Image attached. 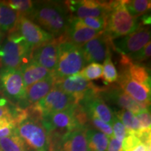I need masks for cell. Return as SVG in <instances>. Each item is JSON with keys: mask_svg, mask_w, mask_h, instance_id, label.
Returning <instances> with one entry per match:
<instances>
[{"mask_svg": "<svg viewBox=\"0 0 151 151\" xmlns=\"http://www.w3.org/2000/svg\"><path fill=\"white\" fill-rule=\"evenodd\" d=\"M30 20L39 27L48 31L54 38L65 35L70 20V15L65 4L55 1H40L34 4Z\"/></svg>", "mask_w": 151, "mask_h": 151, "instance_id": "obj_1", "label": "cell"}, {"mask_svg": "<svg viewBox=\"0 0 151 151\" xmlns=\"http://www.w3.org/2000/svg\"><path fill=\"white\" fill-rule=\"evenodd\" d=\"M58 39V60L52 73L55 81L79 73L87 64L81 47L65 40L62 37Z\"/></svg>", "mask_w": 151, "mask_h": 151, "instance_id": "obj_2", "label": "cell"}, {"mask_svg": "<svg viewBox=\"0 0 151 151\" xmlns=\"http://www.w3.org/2000/svg\"><path fill=\"white\" fill-rule=\"evenodd\" d=\"M16 133L27 151H50L48 134L37 115L30 116L28 113V116L16 124Z\"/></svg>", "mask_w": 151, "mask_h": 151, "instance_id": "obj_3", "label": "cell"}, {"mask_svg": "<svg viewBox=\"0 0 151 151\" xmlns=\"http://www.w3.org/2000/svg\"><path fill=\"white\" fill-rule=\"evenodd\" d=\"M32 49L16 32H11L0 43V65L2 68L20 69L29 61Z\"/></svg>", "mask_w": 151, "mask_h": 151, "instance_id": "obj_4", "label": "cell"}, {"mask_svg": "<svg viewBox=\"0 0 151 151\" xmlns=\"http://www.w3.org/2000/svg\"><path fill=\"white\" fill-rule=\"evenodd\" d=\"M141 27L138 18L132 17L123 4L122 1H113L111 9L106 18L105 33L111 39L123 37Z\"/></svg>", "mask_w": 151, "mask_h": 151, "instance_id": "obj_5", "label": "cell"}, {"mask_svg": "<svg viewBox=\"0 0 151 151\" xmlns=\"http://www.w3.org/2000/svg\"><path fill=\"white\" fill-rule=\"evenodd\" d=\"M77 106V105H76ZM65 111L50 113L41 116V121L50 140L62 141L73 129L81 127L75 114L76 106Z\"/></svg>", "mask_w": 151, "mask_h": 151, "instance_id": "obj_6", "label": "cell"}, {"mask_svg": "<svg viewBox=\"0 0 151 151\" xmlns=\"http://www.w3.org/2000/svg\"><path fill=\"white\" fill-rule=\"evenodd\" d=\"M78 104L76 98L73 95L53 88L42 99L35 105L31 106L30 109L41 117L50 113L67 110L74 107Z\"/></svg>", "mask_w": 151, "mask_h": 151, "instance_id": "obj_7", "label": "cell"}, {"mask_svg": "<svg viewBox=\"0 0 151 151\" xmlns=\"http://www.w3.org/2000/svg\"><path fill=\"white\" fill-rule=\"evenodd\" d=\"M64 4L71 18L83 19L106 17L111 9L112 1L79 0L67 1Z\"/></svg>", "mask_w": 151, "mask_h": 151, "instance_id": "obj_8", "label": "cell"}, {"mask_svg": "<svg viewBox=\"0 0 151 151\" xmlns=\"http://www.w3.org/2000/svg\"><path fill=\"white\" fill-rule=\"evenodd\" d=\"M12 32H16L23 38L32 50L55 39L51 34L45 31L25 16H20L16 27Z\"/></svg>", "mask_w": 151, "mask_h": 151, "instance_id": "obj_9", "label": "cell"}, {"mask_svg": "<svg viewBox=\"0 0 151 151\" xmlns=\"http://www.w3.org/2000/svg\"><path fill=\"white\" fill-rule=\"evenodd\" d=\"M0 88L9 99L17 102L24 101L26 89L20 69L1 68Z\"/></svg>", "mask_w": 151, "mask_h": 151, "instance_id": "obj_10", "label": "cell"}, {"mask_svg": "<svg viewBox=\"0 0 151 151\" xmlns=\"http://www.w3.org/2000/svg\"><path fill=\"white\" fill-rule=\"evenodd\" d=\"M98 95L105 102L116 106L120 109L131 111L134 115L148 108V106L139 103L132 99L118 86H112L105 88H100Z\"/></svg>", "mask_w": 151, "mask_h": 151, "instance_id": "obj_11", "label": "cell"}, {"mask_svg": "<svg viewBox=\"0 0 151 151\" xmlns=\"http://www.w3.org/2000/svg\"><path fill=\"white\" fill-rule=\"evenodd\" d=\"M100 88L90 92L79 101L78 104L82 107L87 117H95L106 123L112 124L114 113L110 107L98 95Z\"/></svg>", "mask_w": 151, "mask_h": 151, "instance_id": "obj_12", "label": "cell"}, {"mask_svg": "<svg viewBox=\"0 0 151 151\" xmlns=\"http://www.w3.org/2000/svg\"><path fill=\"white\" fill-rule=\"evenodd\" d=\"M150 40V29L141 26L129 35L112 39V46L120 54L129 55L142 49Z\"/></svg>", "mask_w": 151, "mask_h": 151, "instance_id": "obj_13", "label": "cell"}, {"mask_svg": "<svg viewBox=\"0 0 151 151\" xmlns=\"http://www.w3.org/2000/svg\"><path fill=\"white\" fill-rule=\"evenodd\" d=\"M112 39L105 32L81 47L87 63H101L111 56Z\"/></svg>", "mask_w": 151, "mask_h": 151, "instance_id": "obj_14", "label": "cell"}, {"mask_svg": "<svg viewBox=\"0 0 151 151\" xmlns=\"http://www.w3.org/2000/svg\"><path fill=\"white\" fill-rule=\"evenodd\" d=\"M97 87L81 76L79 73L55 81L54 83V88L73 95L76 98L78 103L87 94L94 90Z\"/></svg>", "mask_w": 151, "mask_h": 151, "instance_id": "obj_15", "label": "cell"}, {"mask_svg": "<svg viewBox=\"0 0 151 151\" xmlns=\"http://www.w3.org/2000/svg\"><path fill=\"white\" fill-rule=\"evenodd\" d=\"M58 38L34 48L30 60L53 73L56 67L58 51Z\"/></svg>", "mask_w": 151, "mask_h": 151, "instance_id": "obj_16", "label": "cell"}, {"mask_svg": "<svg viewBox=\"0 0 151 151\" xmlns=\"http://www.w3.org/2000/svg\"><path fill=\"white\" fill-rule=\"evenodd\" d=\"M104 32V31H97L84 26L79 22L78 18L70 17L67 29L65 35L62 37L76 46L81 47Z\"/></svg>", "mask_w": 151, "mask_h": 151, "instance_id": "obj_17", "label": "cell"}, {"mask_svg": "<svg viewBox=\"0 0 151 151\" xmlns=\"http://www.w3.org/2000/svg\"><path fill=\"white\" fill-rule=\"evenodd\" d=\"M118 83L122 90L139 103L149 106L150 103V89L134 81L126 70L118 76Z\"/></svg>", "mask_w": 151, "mask_h": 151, "instance_id": "obj_18", "label": "cell"}, {"mask_svg": "<svg viewBox=\"0 0 151 151\" xmlns=\"http://www.w3.org/2000/svg\"><path fill=\"white\" fill-rule=\"evenodd\" d=\"M86 126H81L62 138L60 151H89L86 138Z\"/></svg>", "mask_w": 151, "mask_h": 151, "instance_id": "obj_19", "label": "cell"}, {"mask_svg": "<svg viewBox=\"0 0 151 151\" xmlns=\"http://www.w3.org/2000/svg\"><path fill=\"white\" fill-rule=\"evenodd\" d=\"M55 78L53 75L45 79L38 81L26 88L24 102L28 105H35L38 101L46 96L49 92L54 88Z\"/></svg>", "mask_w": 151, "mask_h": 151, "instance_id": "obj_20", "label": "cell"}, {"mask_svg": "<svg viewBox=\"0 0 151 151\" xmlns=\"http://www.w3.org/2000/svg\"><path fill=\"white\" fill-rule=\"evenodd\" d=\"M25 89L38 81L52 75V73L32 60L20 68Z\"/></svg>", "mask_w": 151, "mask_h": 151, "instance_id": "obj_21", "label": "cell"}, {"mask_svg": "<svg viewBox=\"0 0 151 151\" xmlns=\"http://www.w3.org/2000/svg\"><path fill=\"white\" fill-rule=\"evenodd\" d=\"M20 15L5 1L0 2V32H11L16 27Z\"/></svg>", "mask_w": 151, "mask_h": 151, "instance_id": "obj_22", "label": "cell"}, {"mask_svg": "<svg viewBox=\"0 0 151 151\" xmlns=\"http://www.w3.org/2000/svg\"><path fill=\"white\" fill-rule=\"evenodd\" d=\"M86 138L89 151H107L109 138L94 128H87Z\"/></svg>", "mask_w": 151, "mask_h": 151, "instance_id": "obj_23", "label": "cell"}, {"mask_svg": "<svg viewBox=\"0 0 151 151\" xmlns=\"http://www.w3.org/2000/svg\"><path fill=\"white\" fill-rule=\"evenodd\" d=\"M116 116L118 118L127 129L128 134L137 135L141 131L140 124L137 117L133 113L127 110L119 109L116 111Z\"/></svg>", "mask_w": 151, "mask_h": 151, "instance_id": "obj_24", "label": "cell"}, {"mask_svg": "<svg viewBox=\"0 0 151 151\" xmlns=\"http://www.w3.org/2000/svg\"><path fill=\"white\" fill-rule=\"evenodd\" d=\"M124 70L127 71L128 74L134 81L150 89V76L146 67L139 64L132 63Z\"/></svg>", "mask_w": 151, "mask_h": 151, "instance_id": "obj_25", "label": "cell"}, {"mask_svg": "<svg viewBox=\"0 0 151 151\" xmlns=\"http://www.w3.org/2000/svg\"><path fill=\"white\" fill-rule=\"evenodd\" d=\"M129 14L135 18H139L150 11L151 1L148 0H126L122 1Z\"/></svg>", "mask_w": 151, "mask_h": 151, "instance_id": "obj_26", "label": "cell"}, {"mask_svg": "<svg viewBox=\"0 0 151 151\" xmlns=\"http://www.w3.org/2000/svg\"><path fill=\"white\" fill-rule=\"evenodd\" d=\"M0 148L2 151H27L23 142L16 133L0 139Z\"/></svg>", "mask_w": 151, "mask_h": 151, "instance_id": "obj_27", "label": "cell"}, {"mask_svg": "<svg viewBox=\"0 0 151 151\" xmlns=\"http://www.w3.org/2000/svg\"><path fill=\"white\" fill-rule=\"evenodd\" d=\"M13 10L18 12L20 16L29 18L34 8V3L29 0H11L5 1Z\"/></svg>", "mask_w": 151, "mask_h": 151, "instance_id": "obj_28", "label": "cell"}, {"mask_svg": "<svg viewBox=\"0 0 151 151\" xmlns=\"http://www.w3.org/2000/svg\"><path fill=\"white\" fill-rule=\"evenodd\" d=\"M79 73L87 81L95 80L102 77L103 67L99 63H90L84 67Z\"/></svg>", "mask_w": 151, "mask_h": 151, "instance_id": "obj_29", "label": "cell"}, {"mask_svg": "<svg viewBox=\"0 0 151 151\" xmlns=\"http://www.w3.org/2000/svg\"><path fill=\"white\" fill-rule=\"evenodd\" d=\"M103 74L102 76L106 83H112L116 82L118 78V73L116 67L112 62L111 56L107 57L103 62Z\"/></svg>", "mask_w": 151, "mask_h": 151, "instance_id": "obj_30", "label": "cell"}, {"mask_svg": "<svg viewBox=\"0 0 151 151\" xmlns=\"http://www.w3.org/2000/svg\"><path fill=\"white\" fill-rule=\"evenodd\" d=\"M106 17H97V18H88L80 19L78 18L79 22L84 26L91 28L97 31H104L106 27Z\"/></svg>", "mask_w": 151, "mask_h": 151, "instance_id": "obj_31", "label": "cell"}, {"mask_svg": "<svg viewBox=\"0 0 151 151\" xmlns=\"http://www.w3.org/2000/svg\"><path fill=\"white\" fill-rule=\"evenodd\" d=\"M16 122L11 119H0V139L9 137L16 133Z\"/></svg>", "mask_w": 151, "mask_h": 151, "instance_id": "obj_32", "label": "cell"}, {"mask_svg": "<svg viewBox=\"0 0 151 151\" xmlns=\"http://www.w3.org/2000/svg\"><path fill=\"white\" fill-rule=\"evenodd\" d=\"M151 43L150 41L148 42L142 49L129 55H127L133 64H139L144 60H148L150 57Z\"/></svg>", "mask_w": 151, "mask_h": 151, "instance_id": "obj_33", "label": "cell"}, {"mask_svg": "<svg viewBox=\"0 0 151 151\" xmlns=\"http://www.w3.org/2000/svg\"><path fill=\"white\" fill-rule=\"evenodd\" d=\"M111 127H112L113 129V137L122 142L124 138L127 137L128 134L127 129L124 127L123 124H122V122L117 118L116 115H115L113 123L111 124Z\"/></svg>", "mask_w": 151, "mask_h": 151, "instance_id": "obj_34", "label": "cell"}, {"mask_svg": "<svg viewBox=\"0 0 151 151\" xmlns=\"http://www.w3.org/2000/svg\"><path fill=\"white\" fill-rule=\"evenodd\" d=\"M90 121L93 124L94 129H96L98 131L102 132L105 134L109 138L113 137V133L112 127L111 124L106 123V122L101 121L99 119H98L95 117H89Z\"/></svg>", "mask_w": 151, "mask_h": 151, "instance_id": "obj_35", "label": "cell"}, {"mask_svg": "<svg viewBox=\"0 0 151 151\" xmlns=\"http://www.w3.org/2000/svg\"><path fill=\"white\" fill-rule=\"evenodd\" d=\"M135 116L140 124L141 130H150L151 119L150 110L148 108L141 111Z\"/></svg>", "mask_w": 151, "mask_h": 151, "instance_id": "obj_36", "label": "cell"}, {"mask_svg": "<svg viewBox=\"0 0 151 151\" xmlns=\"http://www.w3.org/2000/svg\"><path fill=\"white\" fill-rule=\"evenodd\" d=\"M141 143L140 139L135 134H127L122 141V148L123 151H131Z\"/></svg>", "mask_w": 151, "mask_h": 151, "instance_id": "obj_37", "label": "cell"}, {"mask_svg": "<svg viewBox=\"0 0 151 151\" xmlns=\"http://www.w3.org/2000/svg\"><path fill=\"white\" fill-rule=\"evenodd\" d=\"M107 151H123L122 148V142L114 137L109 138Z\"/></svg>", "mask_w": 151, "mask_h": 151, "instance_id": "obj_38", "label": "cell"}, {"mask_svg": "<svg viewBox=\"0 0 151 151\" xmlns=\"http://www.w3.org/2000/svg\"><path fill=\"white\" fill-rule=\"evenodd\" d=\"M131 151H146V146L143 143H140L139 146H137Z\"/></svg>", "mask_w": 151, "mask_h": 151, "instance_id": "obj_39", "label": "cell"}, {"mask_svg": "<svg viewBox=\"0 0 151 151\" xmlns=\"http://www.w3.org/2000/svg\"><path fill=\"white\" fill-rule=\"evenodd\" d=\"M1 36H2V32H0V41H1Z\"/></svg>", "mask_w": 151, "mask_h": 151, "instance_id": "obj_40", "label": "cell"}, {"mask_svg": "<svg viewBox=\"0 0 151 151\" xmlns=\"http://www.w3.org/2000/svg\"><path fill=\"white\" fill-rule=\"evenodd\" d=\"M0 151H2V150H1V148H0Z\"/></svg>", "mask_w": 151, "mask_h": 151, "instance_id": "obj_41", "label": "cell"}]
</instances>
